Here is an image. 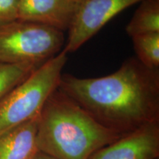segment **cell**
Here are the masks:
<instances>
[{"mask_svg":"<svg viewBox=\"0 0 159 159\" xmlns=\"http://www.w3.org/2000/svg\"><path fill=\"white\" fill-rule=\"evenodd\" d=\"M67 61L68 54L62 50L0 99V134L39 116L49 95L58 88Z\"/></svg>","mask_w":159,"mask_h":159,"instance_id":"3957f363","label":"cell"},{"mask_svg":"<svg viewBox=\"0 0 159 159\" xmlns=\"http://www.w3.org/2000/svg\"><path fill=\"white\" fill-rule=\"evenodd\" d=\"M81 0H19L17 19L68 30Z\"/></svg>","mask_w":159,"mask_h":159,"instance_id":"52a82bcc","label":"cell"},{"mask_svg":"<svg viewBox=\"0 0 159 159\" xmlns=\"http://www.w3.org/2000/svg\"><path fill=\"white\" fill-rule=\"evenodd\" d=\"M58 89L99 123L122 136L159 121V69L148 68L136 57L106 76L62 74Z\"/></svg>","mask_w":159,"mask_h":159,"instance_id":"6da1fadb","label":"cell"},{"mask_svg":"<svg viewBox=\"0 0 159 159\" xmlns=\"http://www.w3.org/2000/svg\"><path fill=\"white\" fill-rule=\"evenodd\" d=\"M142 1L81 0L62 50L67 54L76 52L117 14Z\"/></svg>","mask_w":159,"mask_h":159,"instance_id":"5b68a950","label":"cell"},{"mask_svg":"<svg viewBox=\"0 0 159 159\" xmlns=\"http://www.w3.org/2000/svg\"><path fill=\"white\" fill-rule=\"evenodd\" d=\"M64 44L63 32L52 27L18 19L0 25V62L42 64Z\"/></svg>","mask_w":159,"mask_h":159,"instance_id":"277c9868","label":"cell"},{"mask_svg":"<svg viewBox=\"0 0 159 159\" xmlns=\"http://www.w3.org/2000/svg\"><path fill=\"white\" fill-rule=\"evenodd\" d=\"M159 158V121L121 136L100 148L89 159Z\"/></svg>","mask_w":159,"mask_h":159,"instance_id":"8992f818","label":"cell"},{"mask_svg":"<svg viewBox=\"0 0 159 159\" xmlns=\"http://www.w3.org/2000/svg\"><path fill=\"white\" fill-rule=\"evenodd\" d=\"M131 18L125 31L130 37L159 33V0H143Z\"/></svg>","mask_w":159,"mask_h":159,"instance_id":"9c48e42d","label":"cell"},{"mask_svg":"<svg viewBox=\"0 0 159 159\" xmlns=\"http://www.w3.org/2000/svg\"><path fill=\"white\" fill-rule=\"evenodd\" d=\"M39 116L0 134V159H31L37 152Z\"/></svg>","mask_w":159,"mask_h":159,"instance_id":"ba28073f","label":"cell"},{"mask_svg":"<svg viewBox=\"0 0 159 159\" xmlns=\"http://www.w3.org/2000/svg\"><path fill=\"white\" fill-rule=\"evenodd\" d=\"M158 159H159V158H158Z\"/></svg>","mask_w":159,"mask_h":159,"instance_id":"5bb4252c","label":"cell"},{"mask_svg":"<svg viewBox=\"0 0 159 159\" xmlns=\"http://www.w3.org/2000/svg\"><path fill=\"white\" fill-rule=\"evenodd\" d=\"M136 57L149 69H159V33L131 37Z\"/></svg>","mask_w":159,"mask_h":159,"instance_id":"8fae6325","label":"cell"},{"mask_svg":"<svg viewBox=\"0 0 159 159\" xmlns=\"http://www.w3.org/2000/svg\"><path fill=\"white\" fill-rule=\"evenodd\" d=\"M40 65L0 62V99L27 79Z\"/></svg>","mask_w":159,"mask_h":159,"instance_id":"30bf717a","label":"cell"},{"mask_svg":"<svg viewBox=\"0 0 159 159\" xmlns=\"http://www.w3.org/2000/svg\"><path fill=\"white\" fill-rule=\"evenodd\" d=\"M31 159H57V158H55L54 157L51 156H49V155L46 153H43L42 152L37 151Z\"/></svg>","mask_w":159,"mask_h":159,"instance_id":"4fadbf2b","label":"cell"},{"mask_svg":"<svg viewBox=\"0 0 159 159\" xmlns=\"http://www.w3.org/2000/svg\"><path fill=\"white\" fill-rule=\"evenodd\" d=\"M19 0H0V25L17 19Z\"/></svg>","mask_w":159,"mask_h":159,"instance_id":"7c38bea8","label":"cell"},{"mask_svg":"<svg viewBox=\"0 0 159 159\" xmlns=\"http://www.w3.org/2000/svg\"><path fill=\"white\" fill-rule=\"evenodd\" d=\"M121 136L57 88L39 113L36 148L57 159H89Z\"/></svg>","mask_w":159,"mask_h":159,"instance_id":"7a4b0ae2","label":"cell"}]
</instances>
